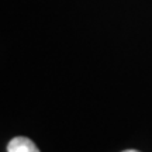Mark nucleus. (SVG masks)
Returning <instances> with one entry per match:
<instances>
[{
  "label": "nucleus",
  "mask_w": 152,
  "mask_h": 152,
  "mask_svg": "<svg viewBox=\"0 0 152 152\" xmlns=\"http://www.w3.org/2000/svg\"><path fill=\"white\" fill-rule=\"evenodd\" d=\"M7 152H39V149L27 137H16L9 142Z\"/></svg>",
  "instance_id": "nucleus-1"
},
{
  "label": "nucleus",
  "mask_w": 152,
  "mask_h": 152,
  "mask_svg": "<svg viewBox=\"0 0 152 152\" xmlns=\"http://www.w3.org/2000/svg\"><path fill=\"white\" fill-rule=\"evenodd\" d=\"M123 152H140V151H135V149H125V151Z\"/></svg>",
  "instance_id": "nucleus-2"
}]
</instances>
